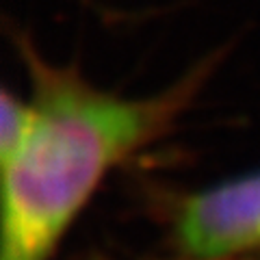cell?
Listing matches in <instances>:
<instances>
[{"mask_svg": "<svg viewBox=\"0 0 260 260\" xmlns=\"http://www.w3.org/2000/svg\"><path fill=\"white\" fill-rule=\"evenodd\" d=\"M20 52L32 87V124L20 152L0 165V260H48L104 178L174 128L215 59L160 93L124 98L50 65L28 39H20Z\"/></svg>", "mask_w": 260, "mask_h": 260, "instance_id": "6da1fadb", "label": "cell"}, {"mask_svg": "<svg viewBox=\"0 0 260 260\" xmlns=\"http://www.w3.org/2000/svg\"><path fill=\"white\" fill-rule=\"evenodd\" d=\"M178 260L260 256V172L223 180L180 200L172 217Z\"/></svg>", "mask_w": 260, "mask_h": 260, "instance_id": "7a4b0ae2", "label": "cell"}, {"mask_svg": "<svg viewBox=\"0 0 260 260\" xmlns=\"http://www.w3.org/2000/svg\"><path fill=\"white\" fill-rule=\"evenodd\" d=\"M32 124L30 100H20L9 89L3 91L0 100V165L11 160L20 152Z\"/></svg>", "mask_w": 260, "mask_h": 260, "instance_id": "3957f363", "label": "cell"}, {"mask_svg": "<svg viewBox=\"0 0 260 260\" xmlns=\"http://www.w3.org/2000/svg\"><path fill=\"white\" fill-rule=\"evenodd\" d=\"M251 260H260V256H258V258H251Z\"/></svg>", "mask_w": 260, "mask_h": 260, "instance_id": "277c9868", "label": "cell"}]
</instances>
